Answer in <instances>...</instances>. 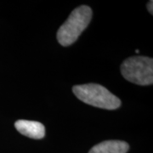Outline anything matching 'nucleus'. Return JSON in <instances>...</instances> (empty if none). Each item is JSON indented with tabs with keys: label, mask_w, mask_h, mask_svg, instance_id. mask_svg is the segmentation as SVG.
<instances>
[{
	"label": "nucleus",
	"mask_w": 153,
	"mask_h": 153,
	"mask_svg": "<svg viewBox=\"0 0 153 153\" xmlns=\"http://www.w3.org/2000/svg\"><path fill=\"white\" fill-rule=\"evenodd\" d=\"M93 12L90 7L82 5L72 10L57 32V40L62 46L75 43L81 33L86 29L92 19Z\"/></svg>",
	"instance_id": "obj_1"
},
{
	"label": "nucleus",
	"mask_w": 153,
	"mask_h": 153,
	"mask_svg": "<svg viewBox=\"0 0 153 153\" xmlns=\"http://www.w3.org/2000/svg\"><path fill=\"white\" fill-rule=\"evenodd\" d=\"M73 94L86 104L106 110L117 109L121 105L120 99L110 92L107 88L97 83L75 85Z\"/></svg>",
	"instance_id": "obj_2"
},
{
	"label": "nucleus",
	"mask_w": 153,
	"mask_h": 153,
	"mask_svg": "<svg viewBox=\"0 0 153 153\" xmlns=\"http://www.w3.org/2000/svg\"><path fill=\"white\" fill-rule=\"evenodd\" d=\"M121 73L126 80L138 85L153 82V60L146 56H132L121 65Z\"/></svg>",
	"instance_id": "obj_3"
},
{
	"label": "nucleus",
	"mask_w": 153,
	"mask_h": 153,
	"mask_svg": "<svg viewBox=\"0 0 153 153\" xmlns=\"http://www.w3.org/2000/svg\"><path fill=\"white\" fill-rule=\"evenodd\" d=\"M17 131L25 136L40 140L45 136V128L43 123L36 121L18 120L15 123Z\"/></svg>",
	"instance_id": "obj_4"
},
{
	"label": "nucleus",
	"mask_w": 153,
	"mask_h": 153,
	"mask_svg": "<svg viewBox=\"0 0 153 153\" xmlns=\"http://www.w3.org/2000/svg\"><path fill=\"white\" fill-rule=\"evenodd\" d=\"M129 145L122 140H105L95 145L88 153H127Z\"/></svg>",
	"instance_id": "obj_5"
},
{
	"label": "nucleus",
	"mask_w": 153,
	"mask_h": 153,
	"mask_svg": "<svg viewBox=\"0 0 153 153\" xmlns=\"http://www.w3.org/2000/svg\"><path fill=\"white\" fill-rule=\"evenodd\" d=\"M153 2L152 1H149L147 4V10L149 11V13H151V15H152L153 14Z\"/></svg>",
	"instance_id": "obj_6"
}]
</instances>
